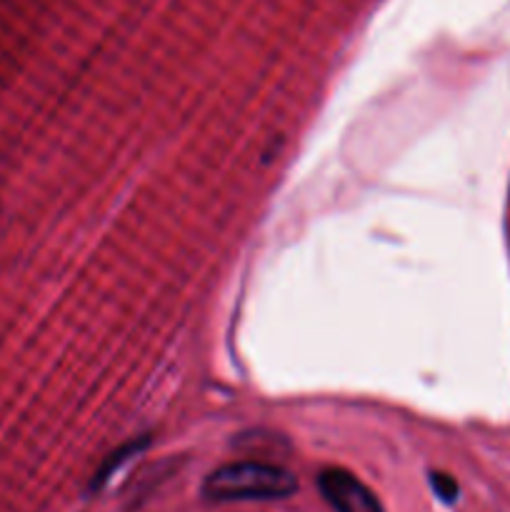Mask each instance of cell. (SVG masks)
I'll return each mask as SVG.
<instances>
[{
    "instance_id": "obj_1",
    "label": "cell",
    "mask_w": 510,
    "mask_h": 512,
    "mask_svg": "<svg viewBox=\"0 0 510 512\" xmlns=\"http://www.w3.org/2000/svg\"><path fill=\"white\" fill-rule=\"evenodd\" d=\"M298 490V478L280 465L243 460L213 470L203 483V495L215 503L283 500Z\"/></svg>"
},
{
    "instance_id": "obj_2",
    "label": "cell",
    "mask_w": 510,
    "mask_h": 512,
    "mask_svg": "<svg viewBox=\"0 0 510 512\" xmlns=\"http://www.w3.org/2000/svg\"><path fill=\"white\" fill-rule=\"evenodd\" d=\"M318 490L335 512H385L368 485L343 468H328L318 475Z\"/></svg>"
},
{
    "instance_id": "obj_3",
    "label": "cell",
    "mask_w": 510,
    "mask_h": 512,
    "mask_svg": "<svg viewBox=\"0 0 510 512\" xmlns=\"http://www.w3.org/2000/svg\"><path fill=\"white\" fill-rule=\"evenodd\" d=\"M430 488H433V493L448 505L455 503L460 495V488L458 483H455V478H450V475L445 473H430Z\"/></svg>"
}]
</instances>
